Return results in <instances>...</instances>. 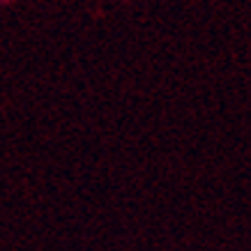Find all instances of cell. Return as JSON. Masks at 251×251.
<instances>
[]
</instances>
